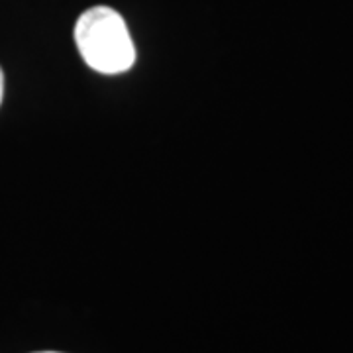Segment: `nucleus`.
<instances>
[{
    "label": "nucleus",
    "instance_id": "1",
    "mask_svg": "<svg viewBox=\"0 0 353 353\" xmlns=\"http://www.w3.org/2000/svg\"><path fill=\"white\" fill-rule=\"evenodd\" d=\"M75 41L85 63L102 75H120L136 63V48L124 18L108 6H92L79 16Z\"/></svg>",
    "mask_w": 353,
    "mask_h": 353
},
{
    "label": "nucleus",
    "instance_id": "2",
    "mask_svg": "<svg viewBox=\"0 0 353 353\" xmlns=\"http://www.w3.org/2000/svg\"><path fill=\"white\" fill-rule=\"evenodd\" d=\"M4 97V75H2V69H0V102Z\"/></svg>",
    "mask_w": 353,
    "mask_h": 353
},
{
    "label": "nucleus",
    "instance_id": "3",
    "mask_svg": "<svg viewBox=\"0 0 353 353\" xmlns=\"http://www.w3.org/2000/svg\"><path fill=\"white\" fill-rule=\"evenodd\" d=\"M41 353H57V352H41Z\"/></svg>",
    "mask_w": 353,
    "mask_h": 353
}]
</instances>
